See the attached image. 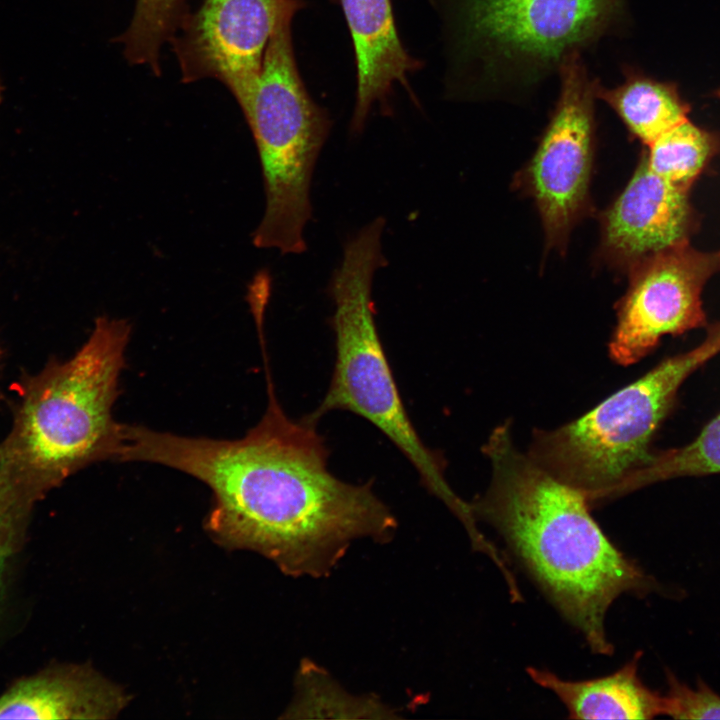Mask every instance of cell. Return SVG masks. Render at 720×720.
<instances>
[{"label": "cell", "instance_id": "10", "mask_svg": "<svg viewBox=\"0 0 720 720\" xmlns=\"http://www.w3.org/2000/svg\"><path fill=\"white\" fill-rule=\"evenodd\" d=\"M303 0H204L170 41L181 80L220 81L242 109L251 99L270 39Z\"/></svg>", "mask_w": 720, "mask_h": 720}, {"label": "cell", "instance_id": "5", "mask_svg": "<svg viewBox=\"0 0 720 720\" xmlns=\"http://www.w3.org/2000/svg\"><path fill=\"white\" fill-rule=\"evenodd\" d=\"M384 227L385 220L378 217L348 240L332 275L328 292L334 303L335 364L322 402L306 419L316 424L332 410L363 417L410 461L425 487L458 514L465 501L450 488L441 459L424 445L413 427L374 319L373 276L387 265L381 249Z\"/></svg>", "mask_w": 720, "mask_h": 720}, {"label": "cell", "instance_id": "1", "mask_svg": "<svg viewBox=\"0 0 720 720\" xmlns=\"http://www.w3.org/2000/svg\"><path fill=\"white\" fill-rule=\"evenodd\" d=\"M268 395L261 420L235 440L122 424L114 461L193 476L212 491L207 529L218 544L257 552L288 576H327L352 541L384 542L397 522L371 483H347L330 472L316 424L287 417L269 377Z\"/></svg>", "mask_w": 720, "mask_h": 720}, {"label": "cell", "instance_id": "13", "mask_svg": "<svg viewBox=\"0 0 720 720\" xmlns=\"http://www.w3.org/2000/svg\"><path fill=\"white\" fill-rule=\"evenodd\" d=\"M128 695L87 665H57L0 695V719H111Z\"/></svg>", "mask_w": 720, "mask_h": 720}, {"label": "cell", "instance_id": "18", "mask_svg": "<svg viewBox=\"0 0 720 720\" xmlns=\"http://www.w3.org/2000/svg\"><path fill=\"white\" fill-rule=\"evenodd\" d=\"M720 473V413L694 440L679 448L653 451L650 459L624 483L620 495L644 486L685 476Z\"/></svg>", "mask_w": 720, "mask_h": 720}, {"label": "cell", "instance_id": "17", "mask_svg": "<svg viewBox=\"0 0 720 720\" xmlns=\"http://www.w3.org/2000/svg\"><path fill=\"white\" fill-rule=\"evenodd\" d=\"M646 147L643 157L652 171L691 188L720 153V134L687 118Z\"/></svg>", "mask_w": 720, "mask_h": 720}, {"label": "cell", "instance_id": "4", "mask_svg": "<svg viewBox=\"0 0 720 720\" xmlns=\"http://www.w3.org/2000/svg\"><path fill=\"white\" fill-rule=\"evenodd\" d=\"M129 321L102 315L68 360L51 362L25 386L0 443V474L36 502L86 466L112 460L113 418L131 335Z\"/></svg>", "mask_w": 720, "mask_h": 720}, {"label": "cell", "instance_id": "11", "mask_svg": "<svg viewBox=\"0 0 720 720\" xmlns=\"http://www.w3.org/2000/svg\"><path fill=\"white\" fill-rule=\"evenodd\" d=\"M691 188L669 181L641 161L601 221V256L628 270L639 260L689 242L699 227Z\"/></svg>", "mask_w": 720, "mask_h": 720}, {"label": "cell", "instance_id": "9", "mask_svg": "<svg viewBox=\"0 0 720 720\" xmlns=\"http://www.w3.org/2000/svg\"><path fill=\"white\" fill-rule=\"evenodd\" d=\"M629 285L617 304L610 357L631 365L649 355L666 335L707 327L702 292L720 273V249L701 251L689 242L647 256L628 270Z\"/></svg>", "mask_w": 720, "mask_h": 720}, {"label": "cell", "instance_id": "8", "mask_svg": "<svg viewBox=\"0 0 720 720\" xmlns=\"http://www.w3.org/2000/svg\"><path fill=\"white\" fill-rule=\"evenodd\" d=\"M557 76L555 107L517 185L536 203L546 248L564 252L572 229L589 210L598 80L580 53L566 58Z\"/></svg>", "mask_w": 720, "mask_h": 720}, {"label": "cell", "instance_id": "20", "mask_svg": "<svg viewBox=\"0 0 720 720\" xmlns=\"http://www.w3.org/2000/svg\"><path fill=\"white\" fill-rule=\"evenodd\" d=\"M35 501L0 475V585L9 560L24 543Z\"/></svg>", "mask_w": 720, "mask_h": 720}, {"label": "cell", "instance_id": "16", "mask_svg": "<svg viewBox=\"0 0 720 720\" xmlns=\"http://www.w3.org/2000/svg\"><path fill=\"white\" fill-rule=\"evenodd\" d=\"M295 696L283 718H397L376 697L348 694L319 666L306 660L295 681Z\"/></svg>", "mask_w": 720, "mask_h": 720}, {"label": "cell", "instance_id": "22", "mask_svg": "<svg viewBox=\"0 0 720 720\" xmlns=\"http://www.w3.org/2000/svg\"><path fill=\"white\" fill-rule=\"evenodd\" d=\"M714 97L720 100V87L714 92Z\"/></svg>", "mask_w": 720, "mask_h": 720}, {"label": "cell", "instance_id": "15", "mask_svg": "<svg viewBox=\"0 0 720 720\" xmlns=\"http://www.w3.org/2000/svg\"><path fill=\"white\" fill-rule=\"evenodd\" d=\"M623 81L606 87L596 84V98L606 103L630 134L645 146L689 118L690 106L677 85L627 67Z\"/></svg>", "mask_w": 720, "mask_h": 720}, {"label": "cell", "instance_id": "2", "mask_svg": "<svg viewBox=\"0 0 720 720\" xmlns=\"http://www.w3.org/2000/svg\"><path fill=\"white\" fill-rule=\"evenodd\" d=\"M483 451L492 476L486 492L470 503L476 519L495 528L591 651L612 655L609 608L623 594L656 590V582L604 533L579 490L514 445L509 423L496 427Z\"/></svg>", "mask_w": 720, "mask_h": 720}, {"label": "cell", "instance_id": "3", "mask_svg": "<svg viewBox=\"0 0 720 720\" xmlns=\"http://www.w3.org/2000/svg\"><path fill=\"white\" fill-rule=\"evenodd\" d=\"M454 100L521 99L562 62L616 32L625 0H428Z\"/></svg>", "mask_w": 720, "mask_h": 720}, {"label": "cell", "instance_id": "6", "mask_svg": "<svg viewBox=\"0 0 720 720\" xmlns=\"http://www.w3.org/2000/svg\"><path fill=\"white\" fill-rule=\"evenodd\" d=\"M720 352V321L694 348L664 359L584 416L533 434L528 455L590 505L620 496L651 457V442L685 380Z\"/></svg>", "mask_w": 720, "mask_h": 720}, {"label": "cell", "instance_id": "12", "mask_svg": "<svg viewBox=\"0 0 720 720\" xmlns=\"http://www.w3.org/2000/svg\"><path fill=\"white\" fill-rule=\"evenodd\" d=\"M343 12L354 51L356 98L350 129L359 134L375 105L384 115L400 84L415 100L409 76L423 67L403 45L393 13L392 0H334Z\"/></svg>", "mask_w": 720, "mask_h": 720}, {"label": "cell", "instance_id": "14", "mask_svg": "<svg viewBox=\"0 0 720 720\" xmlns=\"http://www.w3.org/2000/svg\"><path fill=\"white\" fill-rule=\"evenodd\" d=\"M642 652L617 671L585 680L564 679L536 667L526 672L538 686L552 692L570 719H653L665 716L666 698L650 689L638 674Z\"/></svg>", "mask_w": 720, "mask_h": 720}, {"label": "cell", "instance_id": "7", "mask_svg": "<svg viewBox=\"0 0 720 720\" xmlns=\"http://www.w3.org/2000/svg\"><path fill=\"white\" fill-rule=\"evenodd\" d=\"M291 23L270 39L255 91L241 109L259 154L266 199L252 241L281 254L307 248L311 179L331 129L328 112L311 98L299 73Z\"/></svg>", "mask_w": 720, "mask_h": 720}, {"label": "cell", "instance_id": "21", "mask_svg": "<svg viewBox=\"0 0 720 720\" xmlns=\"http://www.w3.org/2000/svg\"><path fill=\"white\" fill-rule=\"evenodd\" d=\"M668 691L665 694V716L673 719H720V696L705 682L696 687L681 682L670 670H666Z\"/></svg>", "mask_w": 720, "mask_h": 720}, {"label": "cell", "instance_id": "19", "mask_svg": "<svg viewBox=\"0 0 720 720\" xmlns=\"http://www.w3.org/2000/svg\"><path fill=\"white\" fill-rule=\"evenodd\" d=\"M189 15L186 0H136L128 29L117 39L130 64L161 74L160 51L178 33Z\"/></svg>", "mask_w": 720, "mask_h": 720}, {"label": "cell", "instance_id": "23", "mask_svg": "<svg viewBox=\"0 0 720 720\" xmlns=\"http://www.w3.org/2000/svg\"><path fill=\"white\" fill-rule=\"evenodd\" d=\"M0 100H1V87H0Z\"/></svg>", "mask_w": 720, "mask_h": 720}]
</instances>
